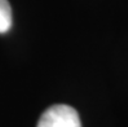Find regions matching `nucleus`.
I'll use <instances>...</instances> for the list:
<instances>
[{"mask_svg": "<svg viewBox=\"0 0 128 127\" xmlns=\"http://www.w3.org/2000/svg\"><path fill=\"white\" fill-rule=\"evenodd\" d=\"M38 127H82L78 111L69 105H53L42 114Z\"/></svg>", "mask_w": 128, "mask_h": 127, "instance_id": "obj_1", "label": "nucleus"}, {"mask_svg": "<svg viewBox=\"0 0 128 127\" xmlns=\"http://www.w3.org/2000/svg\"><path fill=\"white\" fill-rule=\"evenodd\" d=\"M12 8L8 0H0V34L8 33L12 27Z\"/></svg>", "mask_w": 128, "mask_h": 127, "instance_id": "obj_2", "label": "nucleus"}]
</instances>
